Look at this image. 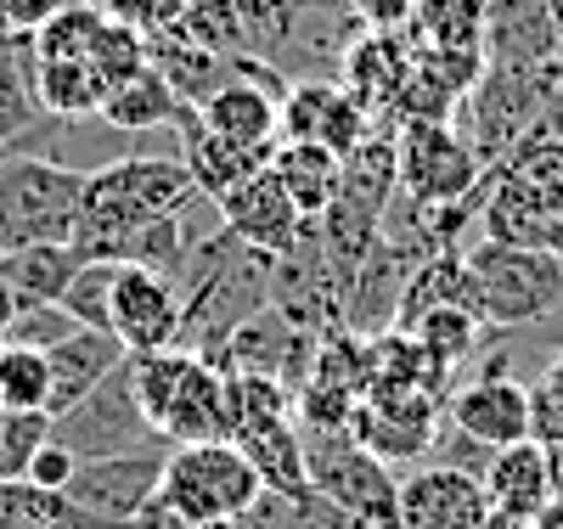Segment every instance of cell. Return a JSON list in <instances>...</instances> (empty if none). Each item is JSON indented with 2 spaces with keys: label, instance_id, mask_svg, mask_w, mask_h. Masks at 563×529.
<instances>
[{
  "label": "cell",
  "instance_id": "obj_1",
  "mask_svg": "<svg viewBox=\"0 0 563 529\" xmlns=\"http://www.w3.org/2000/svg\"><path fill=\"white\" fill-rule=\"evenodd\" d=\"M29 40H34V85L52 119L97 113L108 102V90L147 63V40L113 23L102 12V0H68Z\"/></svg>",
  "mask_w": 563,
  "mask_h": 529
},
{
  "label": "cell",
  "instance_id": "obj_2",
  "mask_svg": "<svg viewBox=\"0 0 563 529\" xmlns=\"http://www.w3.org/2000/svg\"><path fill=\"white\" fill-rule=\"evenodd\" d=\"M198 198L192 175H186L180 153H135V158H113L102 169L85 175L79 191V225H74V254L79 260H102L113 236L180 214L186 203Z\"/></svg>",
  "mask_w": 563,
  "mask_h": 529
},
{
  "label": "cell",
  "instance_id": "obj_3",
  "mask_svg": "<svg viewBox=\"0 0 563 529\" xmlns=\"http://www.w3.org/2000/svg\"><path fill=\"white\" fill-rule=\"evenodd\" d=\"M130 377H135V400L158 440L169 445L231 440V377L209 355L169 344L153 355H130Z\"/></svg>",
  "mask_w": 563,
  "mask_h": 529
},
{
  "label": "cell",
  "instance_id": "obj_4",
  "mask_svg": "<svg viewBox=\"0 0 563 529\" xmlns=\"http://www.w3.org/2000/svg\"><path fill=\"white\" fill-rule=\"evenodd\" d=\"M467 287H474V316L490 332L536 327L563 305V260L530 243H501V236H474L462 249Z\"/></svg>",
  "mask_w": 563,
  "mask_h": 529
},
{
  "label": "cell",
  "instance_id": "obj_5",
  "mask_svg": "<svg viewBox=\"0 0 563 529\" xmlns=\"http://www.w3.org/2000/svg\"><path fill=\"white\" fill-rule=\"evenodd\" d=\"M563 63H536V68H507V63H485L479 85L467 90V102L456 113V130L467 135L474 158L490 169L501 164L519 141H530L541 130L547 96L558 85Z\"/></svg>",
  "mask_w": 563,
  "mask_h": 529
},
{
  "label": "cell",
  "instance_id": "obj_6",
  "mask_svg": "<svg viewBox=\"0 0 563 529\" xmlns=\"http://www.w3.org/2000/svg\"><path fill=\"white\" fill-rule=\"evenodd\" d=\"M85 175L40 158V153H0V249L23 243H68L79 225Z\"/></svg>",
  "mask_w": 563,
  "mask_h": 529
},
{
  "label": "cell",
  "instance_id": "obj_7",
  "mask_svg": "<svg viewBox=\"0 0 563 529\" xmlns=\"http://www.w3.org/2000/svg\"><path fill=\"white\" fill-rule=\"evenodd\" d=\"M158 496L192 518L238 524L265 496V478L238 440H192V445H169Z\"/></svg>",
  "mask_w": 563,
  "mask_h": 529
},
{
  "label": "cell",
  "instance_id": "obj_8",
  "mask_svg": "<svg viewBox=\"0 0 563 529\" xmlns=\"http://www.w3.org/2000/svg\"><path fill=\"white\" fill-rule=\"evenodd\" d=\"M305 473H310V491L344 513V518H361V524H384L395 529V478H389V462L372 456L350 428H305Z\"/></svg>",
  "mask_w": 563,
  "mask_h": 529
},
{
  "label": "cell",
  "instance_id": "obj_9",
  "mask_svg": "<svg viewBox=\"0 0 563 529\" xmlns=\"http://www.w3.org/2000/svg\"><path fill=\"white\" fill-rule=\"evenodd\" d=\"M164 440L141 445V451H119V456H90L74 467V478L63 485V502L74 507L79 529H124L141 507H147L164 485Z\"/></svg>",
  "mask_w": 563,
  "mask_h": 529
},
{
  "label": "cell",
  "instance_id": "obj_10",
  "mask_svg": "<svg viewBox=\"0 0 563 529\" xmlns=\"http://www.w3.org/2000/svg\"><path fill=\"white\" fill-rule=\"evenodd\" d=\"M563 209V135H530L479 180V231L496 236L512 220H536Z\"/></svg>",
  "mask_w": 563,
  "mask_h": 529
},
{
  "label": "cell",
  "instance_id": "obj_11",
  "mask_svg": "<svg viewBox=\"0 0 563 529\" xmlns=\"http://www.w3.org/2000/svg\"><path fill=\"white\" fill-rule=\"evenodd\" d=\"M485 164L456 124H395V186L411 203H467L479 198Z\"/></svg>",
  "mask_w": 563,
  "mask_h": 529
},
{
  "label": "cell",
  "instance_id": "obj_12",
  "mask_svg": "<svg viewBox=\"0 0 563 529\" xmlns=\"http://www.w3.org/2000/svg\"><path fill=\"white\" fill-rule=\"evenodd\" d=\"M52 440L68 445L79 462L90 456H119V451H141V445H158L147 411L135 400V377H130V361L113 366L97 389L85 400H74L63 417H52ZM169 445V440H164Z\"/></svg>",
  "mask_w": 563,
  "mask_h": 529
},
{
  "label": "cell",
  "instance_id": "obj_13",
  "mask_svg": "<svg viewBox=\"0 0 563 529\" xmlns=\"http://www.w3.org/2000/svg\"><path fill=\"white\" fill-rule=\"evenodd\" d=\"M108 332L130 355H153L180 344L186 332V294L180 282L147 265H113V294H108Z\"/></svg>",
  "mask_w": 563,
  "mask_h": 529
},
{
  "label": "cell",
  "instance_id": "obj_14",
  "mask_svg": "<svg viewBox=\"0 0 563 529\" xmlns=\"http://www.w3.org/2000/svg\"><path fill=\"white\" fill-rule=\"evenodd\" d=\"M440 395L429 389H372L350 411V434L378 456V462H417L440 440Z\"/></svg>",
  "mask_w": 563,
  "mask_h": 529
},
{
  "label": "cell",
  "instance_id": "obj_15",
  "mask_svg": "<svg viewBox=\"0 0 563 529\" xmlns=\"http://www.w3.org/2000/svg\"><path fill=\"white\" fill-rule=\"evenodd\" d=\"M282 90H288V79H282L271 63L249 57V68L238 79H225L214 96L198 102V119H203V130L238 141V147L276 153V141H282Z\"/></svg>",
  "mask_w": 563,
  "mask_h": 529
},
{
  "label": "cell",
  "instance_id": "obj_16",
  "mask_svg": "<svg viewBox=\"0 0 563 529\" xmlns=\"http://www.w3.org/2000/svg\"><path fill=\"white\" fill-rule=\"evenodd\" d=\"M372 130L378 119L339 79H288L282 90V141H316V147L350 158Z\"/></svg>",
  "mask_w": 563,
  "mask_h": 529
},
{
  "label": "cell",
  "instance_id": "obj_17",
  "mask_svg": "<svg viewBox=\"0 0 563 529\" xmlns=\"http://www.w3.org/2000/svg\"><path fill=\"white\" fill-rule=\"evenodd\" d=\"M485 518H490L485 478L445 462L417 467L395 491V529H479Z\"/></svg>",
  "mask_w": 563,
  "mask_h": 529
},
{
  "label": "cell",
  "instance_id": "obj_18",
  "mask_svg": "<svg viewBox=\"0 0 563 529\" xmlns=\"http://www.w3.org/2000/svg\"><path fill=\"white\" fill-rule=\"evenodd\" d=\"M214 214H220V225L238 236L243 249H254V254H271V260H282V254H294V243L305 236V214L294 209V198L282 191V180L271 175V164L265 169H254L238 191H225V198L214 203Z\"/></svg>",
  "mask_w": 563,
  "mask_h": 529
},
{
  "label": "cell",
  "instance_id": "obj_19",
  "mask_svg": "<svg viewBox=\"0 0 563 529\" xmlns=\"http://www.w3.org/2000/svg\"><path fill=\"white\" fill-rule=\"evenodd\" d=\"M445 422H456L462 434H474L490 451L519 445L530 440V383H519L501 361H490L467 389H456V400L445 406Z\"/></svg>",
  "mask_w": 563,
  "mask_h": 529
},
{
  "label": "cell",
  "instance_id": "obj_20",
  "mask_svg": "<svg viewBox=\"0 0 563 529\" xmlns=\"http://www.w3.org/2000/svg\"><path fill=\"white\" fill-rule=\"evenodd\" d=\"M411 57H417V45H411L406 29H361L355 45L344 52V63H339V85L384 124L406 74H411Z\"/></svg>",
  "mask_w": 563,
  "mask_h": 529
},
{
  "label": "cell",
  "instance_id": "obj_21",
  "mask_svg": "<svg viewBox=\"0 0 563 529\" xmlns=\"http://www.w3.org/2000/svg\"><path fill=\"white\" fill-rule=\"evenodd\" d=\"M57 119L45 113L34 85V40L0 29V153H23Z\"/></svg>",
  "mask_w": 563,
  "mask_h": 529
},
{
  "label": "cell",
  "instance_id": "obj_22",
  "mask_svg": "<svg viewBox=\"0 0 563 529\" xmlns=\"http://www.w3.org/2000/svg\"><path fill=\"white\" fill-rule=\"evenodd\" d=\"M124 361H130V350L113 339L108 327H74L68 339H57L52 350H45V366H52V400H45V411L63 417L74 400H85Z\"/></svg>",
  "mask_w": 563,
  "mask_h": 529
},
{
  "label": "cell",
  "instance_id": "obj_23",
  "mask_svg": "<svg viewBox=\"0 0 563 529\" xmlns=\"http://www.w3.org/2000/svg\"><path fill=\"white\" fill-rule=\"evenodd\" d=\"M485 63H507V68L563 63L547 0H490L485 7Z\"/></svg>",
  "mask_w": 563,
  "mask_h": 529
},
{
  "label": "cell",
  "instance_id": "obj_24",
  "mask_svg": "<svg viewBox=\"0 0 563 529\" xmlns=\"http://www.w3.org/2000/svg\"><path fill=\"white\" fill-rule=\"evenodd\" d=\"M147 63L169 79V90L186 108H198L203 96H214L225 79H238L249 68L243 52H209V45H192L186 34H158L147 40Z\"/></svg>",
  "mask_w": 563,
  "mask_h": 529
},
{
  "label": "cell",
  "instance_id": "obj_25",
  "mask_svg": "<svg viewBox=\"0 0 563 529\" xmlns=\"http://www.w3.org/2000/svg\"><path fill=\"white\" fill-rule=\"evenodd\" d=\"M485 496L496 513H519V518H536L547 502H552V485H547V445L541 440H519V445H501L490 451L485 462Z\"/></svg>",
  "mask_w": 563,
  "mask_h": 529
},
{
  "label": "cell",
  "instance_id": "obj_26",
  "mask_svg": "<svg viewBox=\"0 0 563 529\" xmlns=\"http://www.w3.org/2000/svg\"><path fill=\"white\" fill-rule=\"evenodd\" d=\"M271 175H276L282 191L294 198V209H299L305 220H316V214H327V203L339 198V186H344V158L327 153V147H316V141H276Z\"/></svg>",
  "mask_w": 563,
  "mask_h": 529
},
{
  "label": "cell",
  "instance_id": "obj_27",
  "mask_svg": "<svg viewBox=\"0 0 563 529\" xmlns=\"http://www.w3.org/2000/svg\"><path fill=\"white\" fill-rule=\"evenodd\" d=\"M85 260L74 243H23V249H0V282L18 294V305H63L68 282Z\"/></svg>",
  "mask_w": 563,
  "mask_h": 529
},
{
  "label": "cell",
  "instance_id": "obj_28",
  "mask_svg": "<svg viewBox=\"0 0 563 529\" xmlns=\"http://www.w3.org/2000/svg\"><path fill=\"white\" fill-rule=\"evenodd\" d=\"M175 108H180V96L169 90V79L153 63H141L130 79H119L108 90V102L97 108V119L124 130V135H153V130H169Z\"/></svg>",
  "mask_w": 563,
  "mask_h": 529
},
{
  "label": "cell",
  "instance_id": "obj_29",
  "mask_svg": "<svg viewBox=\"0 0 563 529\" xmlns=\"http://www.w3.org/2000/svg\"><path fill=\"white\" fill-rule=\"evenodd\" d=\"M485 7L490 0H417L406 34L429 52H485Z\"/></svg>",
  "mask_w": 563,
  "mask_h": 529
},
{
  "label": "cell",
  "instance_id": "obj_30",
  "mask_svg": "<svg viewBox=\"0 0 563 529\" xmlns=\"http://www.w3.org/2000/svg\"><path fill=\"white\" fill-rule=\"evenodd\" d=\"M400 332H411L417 339V350L429 355V366L445 377L451 366H462L467 355L479 350V339H485V321L467 310V305H440V310H429V316H417L411 327H400Z\"/></svg>",
  "mask_w": 563,
  "mask_h": 529
},
{
  "label": "cell",
  "instance_id": "obj_31",
  "mask_svg": "<svg viewBox=\"0 0 563 529\" xmlns=\"http://www.w3.org/2000/svg\"><path fill=\"white\" fill-rule=\"evenodd\" d=\"M45 400H52V366H45V350L0 344V406L7 411H45Z\"/></svg>",
  "mask_w": 563,
  "mask_h": 529
},
{
  "label": "cell",
  "instance_id": "obj_32",
  "mask_svg": "<svg viewBox=\"0 0 563 529\" xmlns=\"http://www.w3.org/2000/svg\"><path fill=\"white\" fill-rule=\"evenodd\" d=\"M29 524H63V529H79L74 524V507L52 491H34L29 478H0V529H29Z\"/></svg>",
  "mask_w": 563,
  "mask_h": 529
},
{
  "label": "cell",
  "instance_id": "obj_33",
  "mask_svg": "<svg viewBox=\"0 0 563 529\" xmlns=\"http://www.w3.org/2000/svg\"><path fill=\"white\" fill-rule=\"evenodd\" d=\"M45 440H52V411H0V478H23Z\"/></svg>",
  "mask_w": 563,
  "mask_h": 529
},
{
  "label": "cell",
  "instance_id": "obj_34",
  "mask_svg": "<svg viewBox=\"0 0 563 529\" xmlns=\"http://www.w3.org/2000/svg\"><path fill=\"white\" fill-rule=\"evenodd\" d=\"M108 294H113V265L108 260H85L63 294V310L79 327H108Z\"/></svg>",
  "mask_w": 563,
  "mask_h": 529
},
{
  "label": "cell",
  "instance_id": "obj_35",
  "mask_svg": "<svg viewBox=\"0 0 563 529\" xmlns=\"http://www.w3.org/2000/svg\"><path fill=\"white\" fill-rule=\"evenodd\" d=\"M530 440L563 445V355L547 361L541 377L530 383Z\"/></svg>",
  "mask_w": 563,
  "mask_h": 529
},
{
  "label": "cell",
  "instance_id": "obj_36",
  "mask_svg": "<svg viewBox=\"0 0 563 529\" xmlns=\"http://www.w3.org/2000/svg\"><path fill=\"white\" fill-rule=\"evenodd\" d=\"M79 321L63 305H18L12 327H7V344H29V350H52L57 339H68Z\"/></svg>",
  "mask_w": 563,
  "mask_h": 529
},
{
  "label": "cell",
  "instance_id": "obj_37",
  "mask_svg": "<svg viewBox=\"0 0 563 529\" xmlns=\"http://www.w3.org/2000/svg\"><path fill=\"white\" fill-rule=\"evenodd\" d=\"M102 12L124 29H135L141 40H158V34H175L180 29V12L186 0H102Z\"/></svg>",
  "mask_w": 563,
  "mask_h": 529
},
{
  "label": "cell",
  "instance_id": "obj_38",
  "mask_svg": "<svg viewBox=\"0 0 563 529\" xmlns=\"http://www.w3.org/2000/svg\"><path fill=\"white\" fill-rule=\"evenodd\" d=\"M74 467H79V456L68 451V445H57V440H45L40 451H34V462H29V485L34 491H52V496H63V485L74 478Z\"/></svg>",
  "mask_w": 563,
  "mask_h": 529
},
{
  "label": "cell",
  "instance_id": "obj_39",
  "mask_svg": "<svg viewBox=\"0 0 563 529\" xmlns=\"http://www.w3.org/2000/svg\"><path fill=\"white\" fill-rule=\"evenodd\" d=\"M124 529H238V524H209V518H192V513H180L175 502L153 496L147 507H141Z\"/></svg>",
  "mask_w": 563,
  "mask_h": 529
},
{
  "label": "cell",
  "instance_id": "obj_40",
  "mask_svg": "<svg viewBox=\"0 0 563 529\" xmlns=\"http://www.w3.org/2000/svg\"><path fill=\"white\" fill-rule=\"evenodd\" d=\"M63 7H68V0H0V29H12V34H34V29L52 23Z\"/></svg>",
  "mask_w": 563,
  "mask_h": 529
},
{
  "label": "cell",
  "instance_id": "obj_41",
  "mask_svg": "<svg viewBox=\"0 0 563 529\" xmlns=\"http://www.w3.org/2000/svg\"><path fill=\"white\" fill-rule=\"evenodd\" d=\"M361 29H406L417 0H344Z\"/></svg>",
  "mask_w": 563,
  "mask_h": 529
},
{
  "label": "cell",
  "instance_id": "obj_42",
  "mask_svg": "<svg viewBox=\"0 0 563 529\" xmlns=\"http://www.w3.org/2000/svg\"><path fill=\"white\" fill-rule=\"evenodd\" d=\"M547 485H552V502H563V445H547Z\"/></svg>",
  "mask_w": 563,
  "mask_h": 529
},
{
  "label": "cell",
  "instance_id": "obj_43",
  "mask_svg": "<svg viewBox=\"0 0 563 529\" xmlns=\"http://www.w3.org/2000/svg\"><path fill=\"white\" fill-rule=\"evenodd\" d=\"M12 316H18V294L7 282H0V344H7V327H12Z\"/></svg>",
  "mask_w": 563,
  "mask_h": 529
},
{
  "label": "cell",
  "instance_id": "obj_44",
  "mask_svg": "<svg viewBox=\"0 0 563 529\" xmlns=\"http://www.w3.org/2000/svg\"><path fill=\"white\" fill-rule=\"evenodd\" d=\"M530 529H563V502H547V507L530 518Z\"/></svg>",
  "mask_w": 563,
  "mask_h": 529
},
{
  "label": "cell",
  "instance_id": "obj_45",
  "mask_svg": "<svg viewBox=\"0 0 563 529\" xmlns=\"http://www.w3.org/2000/svg\"><path fill=\"white\" fill-rule=\"evenodd\" d=\"M547 12H552V29H558V57H563V0H547Z\"/></svg>",
  "mask_w": 563,
  "mask_h": 529
},
{
  "label": "cell",
  "instance_id": "obj_46",
  "mask_svg": "<svg viewBox=\"0 0 563 529\" xmlns=\"http://www.w3.org/2000/svg\"><path fill=\"white\" fill-rule=\"evenodd\" d=\"M29 529H63V524H29Z\"/></svg>",
  "mask_w": 563,
  "mask_h": 529
},
{
  "label": "cell",
  "instance_id": "obj_47",
  "mask_svg": "<svg viewBox=\"0 0 563 529\" xmlns=\"http://www.w3.org/2000/svg\"><path fill=\"white\" fill-rule=\"evenodd\" d=\"M0 411H7V406H0Z\"/></svg>",
  "mask_w": 563,
  "mask_h": 529
}]
</instances>
